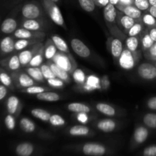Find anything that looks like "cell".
I'll return each instance as SVG.
<instances>
[{"label":"cell","mask_w":156,"mask_h":156,"mask_svg":"<svg viewBox=\"0 0 156 156\" xmlns=\"http://www.w3.org/2000/svg\"><path fill=\"white\" fill-rule=\"evenodd\" d=\"M41 3H42L44 10L50 16V19L57 25L66 27L63 17L61 13L60 9L56 5V2L51 0H41Z\"/></svg>","instance_id":"obj_1"},{"label":"cell","mask_w":156,"mask_h":156,"mask_svg":"<svg viewBox=\"0 0 156 156\" xmlns=\"http://www.w3.org/2000/svg\"><path fill=\"white\" fill-rule=\"evenodd\" d=\"M52 61L55 64H56L59 67L66 70L70 75L73 74V72L76 70V67H77V65H76V62L73 56H69V55L66 54V53H62L61 51H59V50L54 56V57L53 58Z\"/></svg>","instance_id":"obj_2"},{"label":"cell","mask_w":156,"mask_h":156,"mask_svg":"<svg viewBox=\"0 0 156 156\" xmlns=\"http://www.w3.org/2000/svg\"><path fill=\"white\" fill-rule=\"evenodd\" d=\"M139 59L138 52H132L128 49H124L118 59L120 66L125 70L132 69L136 65Z\"/></svg>","instance_id":"obj_3"},{"label":"cell","mask_w":156,"mask_h":156,"mask_svg":"<svg viewBox=\"0 0 156 156\" xmlns=\"http://www.w3.org/2000/svg\"><path fill=\"white\" fill-rule=\"evenodd\" d=\"M21 14L26 19H38L41 17L43 12L37 3L31 2L24 5L21 9Z\"/></svg>","instance_id":"obj_4"},{"label":"cell","mask_w":156,"mask_h":156,"mask_svg":"<svg viewBox=\"0 0 156 156\" xmlns=\"http://www.w3.org/2000/svg\"><path fill=\"white\" fill-rule=\"evenodd\" d=\"M12 77L16 86L19 88H26L34 85V80L27 74L23 72H15L12 73Z\"/></svg>","instance_id":"obj_5"},{"label":"cell","mask_w":156,"mask_h":156,"mask_svg":"<svg viewBox=\"0 0 156 156\" xmlns=\"http://www.w3.org/2000/svg\"><path fill=\"white\" fill-rule=\"evenodd\" d=\"M14 36L18 39L27 40H37L41 41L45 37V33L41 31H34L27 30L24 27H20L15 30L14 32Z\"/></svg>","instance_id":"obj_6"},{"label":"cell","mask_w":156,"mask_h":156,"mask_svg":"<svg viewBox=\"0 0 156 156\" xmlns=\"http://www.w3.org/2000/svg\"><path fill=\"white\" fill-rule=\"evenodd\" d=\"M42 46L43 44H41V42H39L31 46L30 49H25L24 50H21L18 54V58H19L21 66L25 67L28 66L33 56Z\"/></svg>","instance_id":"obj_7"},{"label":"cell","mask_w":156,"mask_h":156,"mask_svg":"<svg viewBox=\"0 0 156 156\" xmlns=\"http://www.w3.org/2000/svg\"><path fill=\"white\" fill-rule=\"evenodd\" d=\"M137 72L139 76L146 80H153L156 79V67L151 63L145 62L140 64Z\"/></svg>","instance_id":"obj_8"},{"label":"cell","mask_w":156,"mask_h":156,"mask_svg":"<svg viewBox=\"0 0 156 156\" xmlns=\"http://www.w3.org/2000/svg\"><path fill=\"white\" fill-rule=\"evenodd\" d=\"M71 47L73 51L82 58H88L91 55L89 48L81 40L74 38L71 41Z\"/></svg>","instance_id":"obj_9"},{"label":"cell","mask_w":156,"mask_h":156,"mask_svg":"<svg viewBox=\"0 0 156 156\" xmlns=\"http://www.w3.org/2000/svg\"><path fill=\"white\" fill-rule=\"evenodd\" d=\"M138 21V20H136L134 18H130V17L127 16L123 12L120 11L117 12V24L120 26V27L124 30L126 33H127L128 30Z\"/></svg>","instance_id":"obj_10"},{"label":"cell","mask_w":156,"mask_h":156,"mask_svg":"<svg viewBox=\"0 0 156 156\" xmlns=\"http://www.w3.org/2000/svg\"><path fill=\"white\" fill-rule=\"evenodd\" d=\"M116 8L123 14L134 19L140 21L142 18V15H143L142 11L137 9L134 5H116Z\"/></svg>","instance_id":"obj_11"},{"label":"cell","mask_w":156,"mask_h":156,"mask_svg":"<svg viewBox=\"0 0 156 156\" xmlns=\"http://www.w3.org/2000/svg\"><path fill=\"white\" fill-rule=\"evenodd\" d=\"M106 152L105 147L98 143H87L83 146V152L87 155L101 156Z\"/></svg>","instance_id":"obj_12"},{"label":"cell","mask_w":156,"mask_h":156,"mask_svg":"<svg viewBox=\"0 0 156 156\" xmlns=\"http://www.w3.org/2000/svg\"><path fill=\"white\" fill-rule=\"evenodd\" d=\"M21 109V101L15 95H11L6 101V110L8 113L12 115H18Z\"/></svg>","instance_id":"obj_13"},{"label":"cell","mask_w":156,"mask_h":156,"mask_svg":"<svg viewBox=\"0 0 156 156\" xmlns=\"http://www.w3.org/2000/svg\"><path fill=\"white\" fill-rule=\"evenodd\" d=\"M109 50L111 51L113 57L116 60H118L119 57H120V55H121V53L123 51V44H122V41L117 37L111 38L109 43Z\"/></svg>","instance_id":"obj_14"},{"label":"cell","mask_w":156,"mask_h":156,"mask_svg":"<svg viewBox=\"0 0 156 156\" xmlns=\"http://www.w3.org/2000/svg\"><path fill=\"white\" fill-rule=\"evenodd\" d=\"M0 64L12 73L17 72L21 66L19 58H18V55H13V56H10L7 59L1 60Z\"/></svg>","instance_id":"obj_15"},{"label":"cell","mask_w":156,"mask_h":156,"mask_svg":"<svg viewBox=\"0 0 156 156\" xmlns=\"http://www.w3.org/2000/svg\"><path fill=\"white\" fill-rule=\"evenodd\" d=\"M48 65L50 66L51 69L53 70V73H54L56 78L61 79V80H62L66 83H69L71 82L70 74L69 73H67L66 70H64L63 69H62L59 66L55 64L52 60L48 61Z\"/></svg>","instance_id":"obj_16"},{"label":"cell","mask_w":156,"mask_h":156,"mask_svg":"<svg viewBox=\"0 0 156 156\" xmlns=\"http://www.w3.org/2000/svg\"><path fill=\"white\" fill-rule=\"evenodd\" d=\"M104 16L105 21L110 24H114L117 21V11L116 6L111 3H108L104 9Z\"/></svg>","instance_id":"obj_17"},{"label":"cell","mask_w":156,"mask_h":156,"mask_svg":"<svg viewBox=\"0 0 156 156\" xmlns=\"http://www.w3.org/2000/svg\"><path fill=\"white\" fill-rule=\"evenodd\" d=\"M15 42L11 37H5L0 41V51L2 54H9L15 50Z\"/></svg>","instance_id":"obj_18"},{"label":"cell","mask_w":156,"mask_h":156,"mask_svg":"<svg viewBox=\"0 0 156 156\" xmlns=\"http://www.w3.org/2000/svg\"><path fill=\"white\" fill-rule=\"evenodd\" d=\"M16 20L12 18H8L2 21L1 24V30L4 34H12L17 29Z\"/></svg>","instance_id":"obj_19"},{"label":"cell","mask_w":156,"mask_h":156,"mask_svg":"<svg viewBox=\"0 0 156 156\" xmlns=\"http://www.w3.org/2000/svg\"><path fill=\"white\" fill-rule=\"evenodd\" d=\"M44 57L47 60H52L53 58L54 57L55 55L57 53V48L55 46L54 43L51 40V38L47 40L46 44L44 47Z\"/></svg>","instance_id":"obj_20"},{"label":"cell","mask_w":156,"mask_h":156,"mask_svg":"<svg viewBox=\"0 0 156 156\" xmlns=\"http://www.w3.org/2000/svg\"><path fill=\"white\" fill-rule=\"evenodd\" d=\"M116 126H117L116 122L111 119H103L98 122L97 123V127L100 130L105 133H110L114 131L115 129Z\"/></svg>","instance_id":"obj_21"},{"label":"cell","mask_w":156,"mask_h":156,"mask_svg":"<svg viewBox=\"0 0 156 156\" xmlns=\"http://www.w3.org/2000/svg\"><path fill=\"white\" fill-rule=\"evenodd\" d=\"M51 40L53 41V42L54 43L55 46H56V48H57V50H59V51L62 52V53H66V54L69 55V56H73L71 53H70L68 45H67L66 41H64L62 37L57 36V35H53V36L51 37Z\"/></svg>","instance_id":"obj_22"},{"label":"cell","mask_w":156,"mask_h":156,"mask_svg":"<svg viewBox=\"0 0 156 156\" xmlns=\"http://www.w3.org/2000/svg\"><path fill=\"white\" fill-rule=\"evenodd\" d=\"M21 27L34 31H40L43 28L42 24L37 19H26L21 24Z\"/></svg>","instance_id":"obj_23"},{"label":"cell","mask_w":156,"mask_h":156,"mask_svg":"<svg viewBox=\"0 0 156 156\" xmlns=\"http://www.w3.org/2000/svg\"><path fill=\"white\" fill-rule=\"evenodd\" d=\"M84 88L87 91H94L97 88H101L100 80L94 76H88L84 84Z\"/></svg>","instance_id":"obj_24"},{"label":"cell","mask_w":156,"mask_h":156,"mask_svg":"<svg viewBox=\"0 0 156 156\" xmlns=\"http://www.w3.org/2000/svg\"><path fill=\"white\" fill-rule=\"evenodd\" d=\"M67 108L69 111L76 114L79 113H89L91 111V108L88 105L82 103H79V102H73V103L69 104L67 106Z\"/></svg>","instance_id":"obj_25"},{"label":"cell","mask_w":156,"mask_h":156,"mask_svg":"<svg viewBox=\"0 0 156 156\" xmlns=\"http://www.w3.org/2000/svg\"><path fill=\"white\" fill-rule=\"evenodd\" d=\"M41 42L37 40H27V39H18L15 42V50L16 51H21V50H25L26 48L30 46L34 45L37 43Z\"/></svg>","instance_id":"obj_26"},{"label":"cell","mask_w":156,"mask_h":156,"mask_svg":"<svg viewBox=\"0 0 156 156\" xmlns=\"http://www.w3.org/2000/svg\"><path fill=\"white\" fill-rule=\"evenodd\" d=\"M36 97L38 100L48 102H54L60 100L59 94L56 92H51V91H44V92L40 93V94H36Z\"/></svg>","instance_id":"obj_27"},{"label":"cell","mask_w":156,"mask_h":156,"mask_svg":"<svg viewBox=\"0 0 156 156\" xmlns=\"http://www.w3.org/2000/svg\"><path fill=\"white\" fill-rule=\"evenodd\" d=\"M44 46L41 47L39 50H37L34 56H33L32 59L30 60V63H29V66L30 67H40L42 65V62L44 61Z\"/></svg>","instance_id":"obj_28"},{"label":"cell","mask_w":156,"mask_h":156,"mask_svg":"<svg viewBox=\"0 0 156 156\" xmlns=\"http://www.w3.org/2000/svg\"><path fill=\"white\" fill-rule=\"evenodd\" d=\"M149 131L144 126H139L134 132V140L137 143H143L147 139Z\"/></svg>","instance_id":"obj_29"},{"label":"cell","mask_w":156,"mask_h":156,"mask_svg":"<svg viewBox=\"0 0 156 156\" xmlns=\"http://www.w3.org/2000/svg\"><path fill=\"white\" fill-rule=\"evenodd\" d=\"M33 151V146L28 143H21L16 148V152L19 156H30Z\"/></svg>","instance_id":"obj_30"},{"label":"cell","mask_w":156,"mask_h":156,"mask_svg":"<svg viewBox=\"0 0 156 156\" xmlns=\"http://www.w3.org/2000/svg\"><path fill=\"white\" fill-rule=\"evenodd\" d=\"M0 82L3 85L10 89L14 90V84L12 77L5 71L0 68Z\"/></svg>","instance_id":"obj_31"},{"label":"cell","mask_w":156,"mask_h":156,"mask_svg":"<svg viewBox=\"0 0 156 156\" xmlns=\"http://www.w3.org/2000/svg\"><path fill=\"white\" fill-rule=\"evenodd\" d=\"M26 73L37 82H44V78L40 67H30L26 69Z\"/></svg>","instance_id":"obj_32"},{"label":"cell","mask_w":156,"mask_h":156,"mask_svg":"<svg viewBox=\"0 0 156 156\" xmlns=\"http://www.w3.org/2000/svg\"><path fill=\"white\" fill-rule=\"evenodd\" d=\"M96 109L101 112V114H105L106 116L112 117L116 114V111L112 106H111L108 104L105 103H98L95 106Z\"/></svg>","instance_id":"obj_33"},{"label":"cell","mask_w":156,"mask_h":156,"mask_svg":"<svg viewBox=\"0 0 156 156\" xmlns=\"http://www.w3.org/2000/svg\"><path fill=\"white\" fill-rule=\"evenodd\" d=\"M20 127L24 132L25 133H32L36 129L34 123L27 117H23L20 120Z\"/></svg>","instance_id":"obj_34"},{"label":"cell","mask_w":156,"mask_h":156,"mask_svg":"<svg viewBox=\"0 0 156 156\" xmlns=\"http://www.w3.org/2000/svg\"><path fill=\"white\" fill-rule=\"evenodd\" d=\"M30 113H31L32 116L44 122L49 121L50 116H51V114L48 111L41 109V108H34V109L31 110Z\"/></svg>","instance_id":"obj_35"},{"label":"cell","mask_w":156,"mask_h":156,"mask_svg":"<svg viewBox=\"0 0 156 156\" xmlns=\"http://www.w3.org/2000/svg\"><path fill=\"white\" fill-rule=\"evenodd\" d=\"M90 129L87 126L82 125H76L70 128L69 133L72 136H87L89 134Z\"/></svg>","instance_id":"obj_36"},{"label":"cell","mask_w":156,"mask_h":156,"mask_svg":"<svg viewBox=\"0 0 156 156\" xmlns=\"http://www.w3.org/2000/svg\"><path fill=\"white\" fill-rule=\"evenodd\" d=\"M139 44H140L139 37H129L126 39V49H128V50L132 52L137 51Z\"/></svg>","instance_id":"obj_37"},{"label":"cell","mask_w":156,"mask_h":156,"mask_svg":"<svg viewBox=\"0 0 156 156\" xmlns=\"http://www.w3.org/2000/svg\"><path fill=\"white\" fill-rule=\"evenodd\" d=\"M143 123L148 127L156 129V114L149 113L143 117Z\"/></svg>","instance_id":"obj_38"},{"label":"cell","mask_w":156,"mask_h":156,"mask_svg":"<svg viewBox=\"0 0 156 156\" xmlns=\"http://www.w3.org/2000/svg\"><path fill=\"white\" fill-rule=\"evenodd\" d=\"M72 76H73V78L75 80V82L77 84H79V85H84L85 81H86V77H85V73L80 69L76 68V70L72 74Z\"/></svg>","instance_id":"obj_39"},{"label":"cell","mask_w":156,"mask_h":156,"mask_svg":"<svg viewBox=\"0 0 156 156\" xmlns=\"http://www.w3.org/2000/svg\"><path fill=\"white\" fill-rule=\"evenodd\" d=\"M143 30V24L140 21H137L126 34L129 35V37H138L142 33Z\"/></svg>","instance_id":"obj_40"},{"label":"cell","mask_w":156,"mask_h":156,"mask_svg":"<svg viewBox=\"0 0 156 156\" xmlns=\"http://www.w3.org/2000/svg\"><path fill=\"white\" fill-rule=\"evenodd\" d=\"M142 21L145 25L148 26L149 27H156V18L152 16L149 12L147 13H145L142 15Z\"/></svg>","instance_id":"obj_41"},{"label":"cell","mask_w":156,"mask_h":156,"mask_svg":"<svg viewBox=\"0 0 156 156\" xmlns=\"http://www.w3.org/2000/svg\"><path fill=\"white\" fill-rule=\"evenodd\" d=\"M155 41L152 39V37H150L149 33L145 34L144 36L142 37L141 40V44H142V47H143V50L145 52L147 51L148 50L152 47V46L153 45Z\"/></svg>","instance_id":"obj_42"},{"label":"cell","mask_w":156,"mask_h":156,"mask_svg":"<svg viewBox=\"0 0 156 156\" xmlns=\"http://www.w3.org/2000/svg\"><path fill=\"white\" fill-rule=\"evenodd\" d=\"M41 70L42 72V74L44 76V79H54V78H56L55 74L53 73V70L51 69L50 66L48 64H42V66H41Z\"/></svg>","instance_id":"obj_43"},{"label":"cell","mask_w":156,"mask_h":156,"mask_svg":"<svg viewBox=\"0 0 156 156\" xmlns=\"http://www.w3.org/2000/svg\"><path fill=\"white\" fill-rule=\"evenodd\" d=\"M79 3L83 10L91 12L95 9V4L93 0H79Z\"/></svg>","instance_id":"obj_44"},{"label":"cell","mask_w":156,"mask_h":156,"mask_svg":"<svg viewBox=\"0 0 156 156\" xmlns=\"http://www.w3.org/2000/svg\"><path fill=\"white\" fill-rule=\"evenodd\" d=\"M49 122L54 126H61L66 124V121L62 116L59 114H52L50 117Z\"/></svg>","instance_id":"obj_45"},{"label":"cell","mask_w":156,"mask_h":156,"mask_svg":"<svg viewBox=\"0 0 156 156\" xmlns=\"http://www.w3.org/2000/svg\"><path fill=\"white\" fill-rule=\"evenodd\" d=\"M47 88H44V87L41 86H36V85H33V86L28 87V88H26L22 89L21 91H24V92L27 93V94H37L40 93H42L46 91Z\"/></svg>","instance_id":"obj_46"},{"label":"cell","mask_w":156,"mask_h":156,"mask_svg":"<svg viewBox=\"0 0 156 156\" xmlns=\"http://www.w3.org/2000/svg\"><path fill=\"white\" fill-rule=\"evenodd\" d=\"M5 126L8 129L13 130L15 128V125H16V121H15L14 115L10 114H7L6 117H5Z\"/></svg>","instance_id":"obj_47"},{"label":"cell","mask_w":156,"mask_h":156,"mask_svg":"<svg viewBox=\"0 0 156 156\" xmlns=\"http://www.w3.org/2000/svg\"><path fill=\"white\" fill-rule=\"evenodd\" d=\"M133 5L141 11H148L150 8L149 0H133Z\"/></svg>","instance_id":"obj_48"},{"label":"cell","mask_w":156,"mask_h":156,"mask_svg":"<svg viewBox=\"0 0 156 156\" xmlns=\"http://www.w3.org/2000/svg\"><path fill=\"white\" fill-rule=\"evenodd\" d=\"M47 81V83H48L49 85H50L51 87H53V88H59L63 87L64 85V82L61 79H58V78H54V79H48Z\"/></svg>","instance_id":"obj_49"},{"label":"cell","mask_w":156,"mask_h":156,"mask_svg":"<svg viewBox=\"0 0 156 156\" xmlns=\"http://www.w3.org/2000/svg\"><path fill=\"white\" fill-rule=\"evenodd\" d=\"M145 55H146L147 59H150V60L156 61V42L154 43V44L149 50L146 51Z\"/></svg>","instance_id":"obj_50"},{"label":"cell","mask_w":156,"mask_h":156,"mask_svg":"<svg viewBox=\"0 0 156 156\" xmlns=\"http://www.w3.org/2000/svg\"><path fill=\"white\" fill-rule=\"evenodd\" d=\"M100 82H101V87L102 89L106 91V90H108V88H109L111 82H110L109 77H108V76H104L103 77L101 78Z\"/></svg>","instance_id":"obj_51"},{"label":"cell","mask_w":156,"mask_h":156,"mask_svg":"<svg viewBox=\"0 0 156 156\" xmlns=\"http://www.w3.org/2000/svg\"><path fill=\"white\" fill-rule=\"evenodd\" d=\"M144 156H156V146H149L143 152Z\"/></svg>","instance_id":"obj_52"},{"label":"cell","mask_w":156,"mask_h":156,"mask_svg":"<svg viewBox=\"0 0 156 156\" xmlns=\"http://www.w3.org/2000/svg\"><path fill=\"white\" fill-rule=\"evenodd\" d=\"M77 120L82 123H86L88 121V117L87 113H79L77 114Z\"/></svg>","instance_id":"obj_53"},{"label":"cell","mask_w":156,"mask_h":156,"mask_svg":"<svg viewBox=\"0 0 156 156\" xmlns=\"http://www.w3.org/2000/svg\"><path fill=\"white\" fill-rule=\"evenodd\" d=\"M147 107L151 110L156 111V96L149 98L147 101Z\"/></svg>","instance_id":"obj_54"},{"label":"cell","mask_w":156,"mask_h":156,"mask_svg":"<svg viewBox=\"0 0 156 156\" xmlns=\"http://www.w3.org/2000/svg\"><path fill=\"white\" fill-rule=\"evenodd\" d=\"M8 94V88L2 84L0 85V101L5 98Z\"/></svg>","instance_id":"obj_55"},{"label":"cell","mask_w":156,"mask_h":156,"mask_svg":"<svg viewBox=\"0 0 156 156\" xmlns=\"http://www.w3.org/2000/svg\"><path fill=\"white\" fill-rule=\"evenodd\" d=\"M95 5L101 8H105L109 3V0H93Z\"/></svg>","instance_id":"obj_56"},{"label":"cell","mask_w":156,"mask_h":156,"mask_svg":"<svg viewBox=\"0 0 156 156\" xmlns=\"http://www.w3.org/2000/svg\"><path fill=\"white\" fill-rule=\"evenodd\" d=\"M148 33L149 34L150 37H152V39L155 42H156V27H150L149 32Z\"/></svg>","instance_id":"obj_57"},{"label":"cell","mask_w":156,"mask_h":156,"mask_svg":"<svg viewBox=\"0 0 156 156\" xmlns=\"http://www.w3.org/2000/svg\"><path fill=\"white\" fill-rule=\"evenodd\" d=\"M117 5H133V0H119V3Z\"/></svg>","instance_id":"obj_58"},{"label":"cell","mask_w":156,"mask_h":156,"mask_svg":"<svg viewBox=\"0 0 156 156\" xmlns=\"http://www.w3.org/2000/svg\"><path fill=\"white\" fill-rule=\"evenodd\" d=\"M148 12L151 14L153 17H155L156 18V7H153V6H150V8L149 9Z\"/></svg>","instance_id":"obj_59"},{"label":"cell","mask_w":156,"mask_h":156,"mask_svg":"<svg viewBox=\"0 0 156 156\" xmlns=\"http://www.w3.org/2000/svg\"><path fill=\"white\" fill-rule=\"evenodd\" d=\"M149 2L150 4V6L156 7V0H149Z\"/></svg>","instance_id":"obj_60"},{"label":"cell","mask_w":156,"mask_h":156,"mask_svg":"<svg viewBox=\"0 0 156 156\" xmlns=\"http://www.w3.org/2000/svg\"><path fill=\"white\" fill-rule=\"evenodd\" d=\"M109 3H111L116 6L119 3V0H109Z\"/></svg>","instance_id":"obj_61"},{"label":"cell","mask_w":156,"mask_h":156,"mask_svg":"<svg viewBox=\"0 0 156 156\" xmlns=\"http://www.w3.org/2000/svg\"><path fill=\"white\" fill-rule=\"evenodd\" d=\"M51 1L54 2H59V0H51Z\"/></svg>","instance_id":"obj_62"},{"label":"cell","mask_w":156,"mask_h":156,"mask_svg":"<svg viewBox=\"0 0 156 156\" xmlns=\"http://www.w3.org/2000/svg\"><path fill=\"white\" fill-rule=\"evenodd\" d=\"M155 67H156V61H155Z\"/></svg>","instance_id":"obj_63"}]
</instances>
